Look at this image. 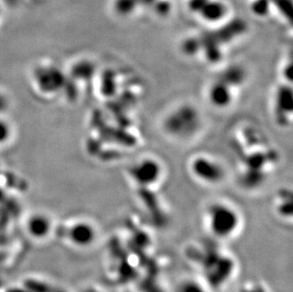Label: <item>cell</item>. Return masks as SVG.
<instances>
[{"label":"cell","instance_id":"1","mask_svg":"<svg viewBox=\"0 0 293 292\" xmlns=\"http://www.w3.org/2000/svg\"><path fill=\"white\" fill-rule=\"evenodd\" d=\"M195 265L199 268L200 278L214 291L217 287L229 283L234 277L237 262L233 255L219 246H199L195 248Z\"/></svg>","mask_w":293,"mask_h":292},{"label":"cell","instance_id":"2","mask_svg":"<svg viewBox=\"0 0 293 292\" xmlns=\"http://www.w3.org/2000/svg\"><path fill=\"white\" fill-rule=\"evenodd\" d=\"M203 222L209 236L219 243L236 238L243 228L240 211L223 200L213 201L205 208Z\"/></svg>","mask_w":293,"mask_h":292},{"label":"cell","instance_id":"3","mask_svg":"<svg viewBox=\"0 0 293 292\" xmlns=\"http://www.w3.org/2000/svg\"><path fill=\"white\" fill-rule=\"evenodd\" d=\"M201 117L198 109L190 104H183L168 114L163 121V129L178 140H187L200 129Z\"/></svg>","mask_w":293,"mask_h":292},{"label":"cell","instance_id":"4","mask_svg":"<svg viewBox=\"0 0 293 292\" xmlns=\"http://www.w3.org/2000/svg\"><path fill=\"white\" fill-rule=\"evenodd\" d=\"M191 174L200 182L208 185H215L225 178V170L217 160L199 155L190 161Z\"/></svg>","mask_w":293,"mask_h":292},{"label":"cell","instance_id":"5","mask_svg":"<svg viewBox=\"0 0 293 292\" xmlns=\"http://www.w3.org/2000/svg\"><path fill=\"white\" fill-rule=\"evenodd\" d=\"M162 171L161 164L158 160L144 158L130 167L129 177L136 184L142 187H150L160 181Z\"/></svg>","mask_w":293,"mask_h":292},{"label":"cell","instance_id":"6","mask_svg":"<svg viewBox=\"0 0 293 292\" xmlns=\"http://www.w3.org/2000/svg\"><path fill=\"white\" fill-rule=\"evenodd\" d=\"M293 111V93L291 85L280 86L275 97V116L277 123L287 125L288 117H292Z\"/></svg>","mask_w":293,"mask_h":292},{"label":"cell","instance_id":"7","mask_svg":"<svg viewBox=\"0 0 293 292\" xmlns=\"http://www.w3.org/2000/svg\"><path fill=\"white\" fill-rule=\"evenodd\" d=\"M232 86L218 80L209 87L208 100L210 104L216 108H226L234 100Z\"/></svg>","mask_w":293,"mask_h":292},{"label":"cell","instance_id":"8","mask_svg":"<svg viewBox=\"0 0 293 292\" xmlns=\"http://www.w3.org/2000/svg\"><path fill=\"white\" fill-rule=\"evenodd\" d=\"M227 6L220 0H208L199 10V17L209 24H217L226 17Z\"/></svg>","mask_w":293,"mask_h":292},{"label":"cell","instance_id":"9","mask_svg":"<svg viewBox=\"0 0 293 292\" xmlns=\"http://www.w3.org/2000/svg\"><path fill=\"white\" fill-rule=\"evenodd\" d=\"M97 232L93 225L87 222H81L72 227L70 238L78 246H89L93 243Z\"/></svg>","mask_w":293,"mask_h":292},{"label":"cell","instance_id":"10","mask_svg":"<svg viewBox=\"0 0 293 292\" xmlns=\"http://www.w3.org/2000/svg\"><path fill=\"white\" fill-rule=\"evenodd\" d=\"M275 213L280 219L291 222L293 218V193L291 190H282L277 194Z\"/></svg>","mask_w":293,"mask_h":292},{"label":"cell","instance_id":"11","mask_svg":"<svg viewBox=\"0 0 293 292\" xmlns=\"http://www.w3.org/2000/svg\"><path fill=\"white\" fill-rule=\"evenodd\" d=\"M214 291L200 277H186L180 280L175 292H213Z\"/></svg>","mask_w":293,"mask_h":292},{"label":"cell","instance_id":"12","mask_svg":"<svg viewBox=\"0 0 293 292\" xmlns=\"http://www.w3.org/2000/svg\"><path fill=\"white\" fill-rule=\"evenodd\" d=\"M245 76V71L242 67L233 66L225 69V71L222 73V77H220L218 80L233 87L242 84L246 78Z\"/></svg>","mask_w":293,"mask_h":292},{"label":"cell","instance_id":"13","mask_svg":"<svg viewBox=\"0 0 293 292\" xmlns=\"http://www.w3.org/2000/svg\"><path fill=\"white\" fill-rule=\"evenodd\" d=\"M140 2L141 0H115L114 9L119 15H130Z\"/></svg>","mask_w":293,"mask_h":292},{"label":"cell","instance_id":"14","mask_svg":"<svg viewBox=\"0 0 293 292\" xmlns=\"http://www.w3.org/2000/svg\"><path fill=\"white\" fill-rule=\"evenodd\" d=\"M272 3V0H253L250 9L256 17H266L271 11Z\"/></svg>","mask_w":293,"mask_h":292},{"label":"cell","instance_id":"15","mask_svg":"<svg viewBox=\"0 0 293 292\" xmlns=\"http://www.w3.org/2000/svg\"><path fill=\"white\" fill-rule=\"evenodd\" d=\"M182 49L186 55H194L199 52V49H202V42L195 38H190L183 43Z\"/></svg>","mask_w":293,"mask_h":292},{"label":"cell","instance_id":"16","mask_svg":"<svg viewBox=\"0 0 293 292\" xmlns=\"http://www.w3.org/2000/svg\"><path fill=\"white\" fill-rule=\"evenodd\" d=\"M47 223L46 220L39 218V217H34L31 220V224H30V228L31 231L36 234V235H41L42 233L45 234V230L47 229Z\"/></svg>","mask_w":293,"mask_h":292},{"label":"cell","instance_id":"17","mask_svg":"<svg viewBox=\"0 0 293 292\" xmlns=\"http://www.w3.org/2000/svg\"><path fill=\"white\" fill-rule=\"evenodd\" d=\"M208 0H189L188 8L191 11L199 13V10L206 4Z\"/></svg>","mask_w":293,"mask_h":292},{"label":"cell","instance_id":"18","mask_svg":"<svg viewBox=\"0 0 293 292\" xmlns=\"http://www.w3.org/2000/svg\"><path fill=\"white\" fill-rule=\"evenodd\" d=\"M293 62L290 61L289 65H286L283 67V77L290 84L293 82Z\"/></svg>","mask_w":293,"mask_h":292},{"label":"cell","instance_id":"19","mask_svg":"<svg viewBox=\"0 0 293 292\" xmlns=\"http://www.w3.org/2000/svg\"><path fill=\"white\" fill-rule=\"evenodd\" d=\"M154 4H156L157 6V11L161 14H166L170 10V7L167 2H161L160 0H157Z\"/></svg>","mask_w":293,"mask_h":292},{"label":"cell","instance_id":"20","mask_svg":"<svg viewBox=\"0 0 293 292\" xmlns=\"http://www.w3.org/2000/svg\"><path fill=\"white\" fill-rule=\"evenodd\" d=\"M244 292H269L263 286L257 285V284H252V285H247L246 288L244 289Z\"/></svg>","mask_w":293,"mask_h":292},{"label":"cell","instance_id":"21","mask_svg":"<svg viewBox=\"0 0 293 292\" xmlns=\"http://www.w3.org/2000/svg\"><path fill=\"white\" fill-rule=\"evenodd\" d=\"M7 130H8V129L6 128V125L3 124L2 123H0V141L6 139L7 134H8V131H7Z\"/></svg>","mask_w":293,"mask_h":292},{"label":"cell","instance_id":"22","mask_svg":"<svg viewBox=\"0 0 293 292\" xmlns=\"http://www.w3.org/2000/svg\"><path fill=\"white\" fill-rule=\"evenodd\" d=\"M157 0H141V2L146 3V4H154Z\"/></svg>","mask_w":293,"mask_h":292},{"label":"cell","instance_id":"23","mask_svg":"<svg viewBox=\"0 0 293 292\" xmlns=\"http://www.w3.org/2000/svg\"><path fill=\"white\" fill-rule=\"evenodd\" d=\"M85 292H98V291H96L94 289H87Z\"/></svg>","mask_w":293,"mask_h":292}]
</instances>
